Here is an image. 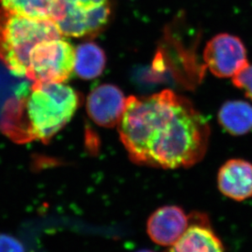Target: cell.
Masks as SVG:
<instances>
[{
    "label": "cell",
    "mask_w": 252,
    "mask_h": 252,
    "mask_svg": "<svg viewBox=\"0 0 252 252\" xmlns=\"http://www.w3.org/2000/svg\"><path fill=\"white\" fill-rule=\"evenodd\" d=\"M106 65V56L94 43L80 44L75 51L74 70L83 80H93L101 75Z\"/></svg>",
    "instance_id": "obj_12"
},
{
    "label": "cell",
    "mask_w": 252,
    "mask_h": 252,
    "mask_svg": "<svg viewBox=\"0 0 252 252\" xmlns=\"http://www.w3.org/2000/svg\"><path fill=\"white\" fill-rule=\"evenodd\" d=\"M80 97L64 83L33 82L25 94L5 106L0 127L16 143L49 141L70 122Z\"/></svg>",
    "instance_id": "obj_2"
},
{
    "label": "cell",
    "mask_w": 252,
    "mask_h": 252,
    "mask_svg": "<svg viewBox=\"0 0 252 252\" xmlns=\"http://www.w3.org/2000/svg\"><path fill=\"white\" fill-rule=\"evenodd\" d=\"M189 226V216L180 206H165L158 209L149 217L147 232L158 245L171 247Z\"/></svg>",
    "instance_id": "obj_8"
},
{
    "label": "cell",
    "mask_w": 252,
    "mask_h": 252,
    "mask_svg": "<svg viewBox=\"0 0 252 252\" xmlns=\"http://www.w3.org/2000/svg\"><path fill=\"white\" fill-rule=\"evenodd\" d=\"M118 127L133 162L163 169L190 167L201 161L211 135L203 115L169 90L126 98Z\"/></svg>",
    "instance_id": "obj_1"
},
{
    "label": "cell",
    "mask_w": 252,
    "mask_h": 252,
    "mask_svg": "<svg viewBox=\"0 0 252 252\" xmlns=\"http://www.w3.org/2000/svg\"><path fill=\"white\" fill-rule=\"evenodd\" d=\"M112 13L111 0H57L54 22L63 36L94 37Z\"/></svg>",
    "instance_id": "obj_4"
},
{
    "label": "cell",
    "mask_w": 252,
    "mask_h": 252,
    "mask_svg": "<svg viewBox=\"0 0 252 252\" xmlns=\"http://www.w3.org/2000/svg\"><path fill=\"white\" fill-rule=\"evenodd\" d=\"M168 252H224L223 244L213 230L196 223L189 226Z\"/></svg>",
    "instance_id": "obj_10"
},
{
    "label": "cell",
    "mask_w": 252,
    "mask_h": 252,
    "mask_svg": "<svg viewBox=\"0 0 252 252\" xmlns=\"http://www.w3.org/2000/svg\"><path fill=\"white\" fill-rule=\"evenodd\" d=\"M0 252H24V248L14 238L0 235Z\"/></svg>",
    "instance_id": "obj_15"
},
{
    "label": "cell",
    "mask_w": 252,
    "mask_h": 252,
    "mask_svg": "<svg viewBox=\"0 0 252 252\" xmlns=\"http://www.w3.org/2000/svg\"><path fill=\"white\" fill-rule=\"evenodd\" d=\"M75 51L63 36L40 42L30 54L26 77L32 82H65L74 70Z\"/></svg>",
    "instance_id": "obj_5"
},
{
    "label": "cell",
    "mask_w": 252,
    "mask_h": 252,
    "mask_svg": "<svg viewBox=\"0 0 252 252\" xmlns=\"http://www.w3.org/2000/svg\"><path fill=\"white\" fill-rule=\"evenodd\" d=\"M205 66L219 78L234 77L248 65V51L239 37L221 33L216 34L204 49Z\"/></svg>",
    "instance_id": "obj_6"
},
{
    "label": "cell",
    "mask_w": 252,
    "mask_h": 252,
    "mask_svg": "<svg viewBox=\"0 0 252 252\" xmlns=\"http://www.w3.org/2000/svg\"><path fill=\"white\" fill-rule=\"evenodd\" d=\"M218 122L231 135H245L252 130V106L243 100L227 101L219 110Z\"/></svg>",
    "instance_id": "obj_11"
},
{
    "label": "cell",
    "mask_w": 252,
    "mask_h": 252,
    "mask_svg": "<svg viewBox=\"0 0 252 252\" xmlns=\"http://www.w3.org/2000/svg\"><path fill=\"white\" fill-rule=\"evenodd\" d=\"M232 80L234 86L243 90L246 97L252 101V64L248 63Z\"/></svg>",
    "instance_id": "obj_14"
},
{
    "label": "cell",
    "mask_w": 252,
    "mask_h": 252,
    "mask_svg": "<svg viewBox=\"0 0 252 252\" xmlns=\"http://www.w3.org/2000/svg\"><path fill=\"white\" fill-rule=\"evenodd\" d=\"M0 7L32 19L54 22L57 0H0Z\"/></svg>",
    "instance_id": "obj_13"
},
{
    "label": "cell",
    "mask_w": 252,
    "mask_h": 252,
    "mask_svg": "<svg viewBox=\"0 0 252 252\" xmlns=\"http://www.w3.org/2000/svg\"><path fill=\"white\" fill-rule=\"evenodd\" d=\"M63 37L54 22L32 19L0 7V62L26 77L30 54L40 42Z\"/></svg>",
    "instance_id": "obj_3"
},
{
    "label": "cell",
    "mask_w": 252,
    "mask_h": 252,
    "mask_svg": "<svg viewBox=\"0 0 252 252\" xmlns=\"http://www.w3.org/2000/svg\"><path fill=\"white\" fill-rule=\"evenodd\" d=\"M126 98L119 88L102 85L95 88L87 98L88 114L100 126H118L126 107Z\"/></svg>",
    "instance_id": "obj_7"
},
{
    "label": "cell",
    "mask_w": 252,
    "mask_h": 252,
    "mask_svg": "<svg viewBox=\"0 0 252 252\" xmlns=\"http://www.w3.org/2000/svg\"><path fill=\"white\" fill-rule=\"evenodd\" d=\"M152 252V251H149V250H142V251H139V252Z\"/></svg>",
    "instance_id": "obj_16"
},
{
    "label": "cell",
    "mask_w": 252,
    "mask_h": 252,
    "mask_svg": "<svg viewBox=\"0 0 252 252\" xmlns=\"http://www.w3.org/2000/svg\"><path fill=\"white\" fill-rule=\"evenodd\" d=\"M221 193L234 201L252 196V163L243 159L227 160L219 170L217 177Z\"/></svg>",
    "instance_id": "obj_9"
}]
</instances>
